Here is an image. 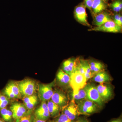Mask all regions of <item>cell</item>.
<instances>
[{"instance_id":"31","label":"cell","mask_w":122,"mask_h":122,"mask_svg":"<svg viewBox=\"0 0 122 122\" xmlns=\"http://www.w3.org/2000/svg\"><path fill=\"white\" fill-rule=\"evenodd\" d=\"M77 122H89L86 119H79Z\"/></svg>"},{"instance_id":"8","label":"cell","mask_w":122,"mask_h":122,"mask_svg":"<svg viewBox=\"0 0 122 122\" xmlns=\"http://www.w3.org/2000/svg\"><path fill=\"white\" fill-rule=\"evenodd\" d=\"M54 82L49 84H41L38 87V95L39 98L42 102L50 100L54 93L53 87Z\"/></svg>"},{"instance_id":"16","label":"cell","mask_w":122,"mask_h":122,"mask_svg":"<svg viewBox=\"0 0 122 122\" xmlns=\"http://www.w3.org/2000/svg\"><path fill=\"white\" fill-rule=\"evenodd\" d=\"M76 59L74 58H71L64 61L62 64V70L70 76L74 70Z\"/></svg>"},{"instance_id":"19","label":"cell","mask_w":122,"mask_h":122,"mask_svg":"<svg viewBox=\"0 0 122 122\" xmlns=\"http://www.w3.org/2000/svg\"><path fill=\"white\" fill-rule=\"evenodd\" d=\"M24 105L27 109L31 110L33 109L38 103V97L35 95L24 97L23 99Z\"/></svg>"},{"instance_id":"25","label":"cell","mask_w":122,"mask_h":122,"mask_svg":"<svg viewBox=\"0 0 122 122\" xmlns=\"http://www.w3.org/2000/svg\"><path fill=\"white\" fill-rule=\"evenodd\" d=\"M0 114L2 119L5 122H11L12 118V113L11 111L5 108L0 110Z\"/></svg>"},{"instance_id":"11","label":"cell","mask_w":122,"mask_h":122,"mask_svg":"<svg viewBox=\"0 0 122 122\" xmlns=\"http://www.w3.org/2000/svg\"><path fill=\"white\" fill-rule=\"evenodd\" d=\"M113 15L107 10L103 11L93 17L92 25L95 26H101L106 22L112 20Z\"/></svg>"},{"instance_id":"5","label":"cell","mask_w":122,"mask_h":122,"mask_svg":"<svg viewBox=\"0 0 122 122\" xmlns=\"http://www.w3.org/2000/svg\"><path fill=\"white\" fill-rule=\"evenodd\" d=\"M86 93V99L96 103L99 106H102L104 101L101 98L97 87L93 85H86L84 87Z\"/></svg>"},{"instance_id":"36","label":"cell","mask_w":122,"mask_h":122,"mask_svg":"<svg viewBox=\"0 0 122 122\" xmlns=\"http://www.w3.org/2000/svg\"></svg>"},{"instance_id":"26","label":"cell","mask_w":122,"mask_h":122,"mask_svg":"<svg viewBox=\"0 0 122 122\" xmlns=\"http://www.w3.org/2000/svg\"><path fill=\"white\" fill-rule=\"evenodd\" d=\"M35 119L34 115L32 113L16 119L15 122H34Z\"/></svg>"},{"instance_id":"4","label":"cell","mask_w":122,"mask_h":122,"mask_svg":"<svg viewBox=\"0 0 122 122\" xmlns=\"http://www.w3.org/2000/svg\"><path fill=\"white\" fill-rule=\"evenodd\" d=\"M74 14L75 20L79 24L90 28L93 27L88 22L86 8L83 2H81L75 7Z\"/></svg>"},{"instance_id":"18","label":"cell","mask_w":122,"mask_h":122,"mask_svg":"<svg viewBox=\"0 0 122 122\" xmlns=\"http://www.w3.org/2000/svg\"><path fill=\"white\" fill-rule=\"evenodd\" d=\"M93 80L95 81L102 84L110 81L111 78L109 74L103 70L94 75Z\"/></svg>"},{"instance_id":"14","label":"cell","mask_w":122,"mask_h":122,"mask_svg":"<svg viewBox=\"0 0 122 122\" xmlns=\"http://www.w3.org/2000/svg\"><path fill=\"white\" fill-rule=\"evenodd\" d=\"M34 115L35 118L39 120L46 121L49 118L50 115L46 102H42L41 105L35 111Z\"/></svg>"},{"instance_id":"6","label":"cell","mask_w":122,"mask_h":122,"mask_svg":"<svg viewBox=\"0 0 122 122\" xmlns=\"http://www.w3.org/2000/svg\"><path fill=\"white\" fill-rule=\"evenodd\" d=\"M89 31H97L104 32L120 33L122 32V26H119L113 20L108 21L102 25L94 26L88 29Z\"/></svg>"},{"instance_id":"21","label":"cell","mask_w":122,"mask_h":122,"mask_svg":"<svg viewBox=\"0 0 122 122\" xmlns=\"http://www.w3.org/2000/svg\"><path fill=\"white\" fill-rule=\"evenodd\" d=\"M56 77L60 85L63 86L69 85L70 77L62 70H59L57 73Z\"/></svg>"},{"instance_id":"17","label":"cell","mask_w":122,"mask_h":122,"mask_svg":"<svg viewBox=\"0 0 122 122\" xmlns=\"http://www.w3.org/2000/svg\"><path fill=\"white\" fill-rule=\"evenodd\" d=\"M89 61L92 75L93 77L97 73L104 70L105 65L99 61L91 60Z\"/></svg>"},{"instance_id":"28","label":"cell","mask_w":122,"mask_h":122,"mask_svg":"<svg viewBox=\"0 0 122 122\" xmlns=\"http://www.w3.org/2000/svg\"><path fill=\"white\" fill-rule=\"evenodd\" d=\"M54 122H76L75 121L70 119L65 114L62 113L56 117Z\"/></svg>"},{"instance_id":"27","label":"cell","mask_w":122,"mask_h":122,"mask_svg":"<svg viewBox=\"0 0 122 122\" xmlns=\"http://www.w3.org/2000/svg\"><path fill=\"white\" fill-rule=\"evenodd\" d=\"M116 25L122 26V16L121 12L115 13L113 15V20Z\"/></svg>"},{"instance_id":"7","label":"cell","mask_w":122,"mask_h":122,"mask_svg":"<svg viewBox=\"0 0 122 122\" xmlns=\"http://www.w3.org/2000/svg\"><path fill=\"white\" fill-rule=\"evenodd\" d=\"M74 72H79L85 75L87 81L93 77L92 75L89 61L87 60L79 58H76L75 66L73 71Z\"/></svg>"},{"instance_id":"20","label":"cell","mask_w":122,"mask_h":122,"mask_svg":"<svg viewBox=\"0 0 122 122\" xmlns=\"http://www.w3.org/2000/svg\"><path fill=\"white\" fill-rule=\"evenodd\" d=\"M47 105L50 116L52 117H56L59 115L61 107L59 106L51 100H49Z\"/></svg>"},{"instance_id":"33","label":"cell","mask_w":122,"mask_h":122,"mask_svg":"<svg viewBox=\"0 0 122 122\" xmlns=\"http://www.w3.org/2000/svg\"><path fill=\"white\" fill-rule=\"evenodd\" d=\"M34 122H46L45 120H39V119H37L35 118Z\"/></svg>"},{"instance_id":"10","label":"cell","mask_w":122,"mask_h":122,"mask_svg":"<svg viewBox=\"0 0 122 122\" xmlns=\"http://www.w3.org/2000/svg\"><path fill=\"white\" fill-rule=\"evenodd\" d=\"M62 109V113L65 114L70 119L73 121L76 120L80 115L77 105L73 100L63 107Z\"/></svg>"},{"instance_id":"12","label":"cell","mask_w":122,"mask_h":122,"mask_svg":"<svg viewBox=\"0 0 122 122\" xmlns=\"http://www.w3.org/2000/svg\"><path fill=\"white\" fill-rule=\"evenodd\" d=\"M51 99L54 102L59 106L61 108H63L68 103L67 96L64 93L59 91H54Z\"/></svg>"},{"instance_id":"34","label":"cell","mask_w":122,"mask_h":122,"mask_svg":"<svg viewBox=\"0 0 122 122\" xmlns=\"http://www.w3.org/2000/svg\"><path fill=\"white\" fill-rule=\"evenodd\" d=\"M103 1H105V2H106L107 3H108V2L110 0H103Z\"/></svg>"},{"instance_id":"22","label":"cell","mask_w":122,"mask_h":122,"mask_svg":"<svg viewBox=\"0 0 122 122\" xmlns=\"http://www.w3.org/2000/svg\"><path fill=\"white\" fill-rule=\"evenodd\" d=\"M6 86L9 88V89L15 95L16 98H19L21 96L20 93V89L17 82H11L8 84Z\"/></svg>"},{"instance_id":"2","label":"cell","mask_w":122,"mask_h":122,"mask_svg":"<svg viewBox=\"0 0 122 122\" xmlns=\"http://www.w3.org/2000/svg\"><path fill=\"white\" fill-rule=\"evenodd\" d=\"M20 93L23 97L34 95L36 90V83L32 79H25L18 82Z\"/></svg>"},{"instance_id":"1","label":"cell","mask_w":122,"mask_h":122,"mask_svg":"<svg viewBox=\"0 0 122 122\" xmlns=\"http://www.w3.org/2000/svg\"><path fill=\"white\" fill-rule=\"evenodd\" d=\"M70 77L69 85L73 89V94L75 93L79 90L83 89L86 85L87 81L84 74L74 72Z\"/></svg>"},{"instance_id":"32","label":"cell","mask_w":122,"mask_h":122,"mask_svg":"<svg viewBox=\"0 0 122 122\" xmlns=\"http://www.w3.org/2000/svg\"><path fill=\"white\" fill-rule=\"evenodd\" d=\"M110 122H122V120L121 119L119 118L117 119H115V120H112V121H111Z\"/></svg>"},{"instance_id":"29","label":"cell","mask_w":122,"mask_h":122,"mask_svg":"<svg viewBox=\"0 0 122 122\" xmlns=\"http://www.w3.org/2000/svg\"><path fill=\"white\" fill-rule=\"evenodd\" d=\"M94 0H83V2L86 8L88 9L90 11H91L92 7Z\"/></svg>"},{"instance_id":"13","label":"cell","mask_w":122,"mask_h":122,"mask_svg":"<svg viewBox=\"0 0 122 122\" xmlns=\"http://www.w3.org/2000/svg\"><path fill=\"white\" fill-rule=\"evenodd\" d=\"M108 7V3L105 2L103 0H94L90 11L92 17L107 10Z\"/></svg>"},{"instance_id":"30","label":"cell","mask_w":122,"mask_h":122,"mask_svg":"<svg viewBox=\"0 0 122 122\" xmlns=\"http://www.w3.org/2000/svg\"><path fill=\"white\" fill-rule=\"evenodd\" d=\"M9 100L8 99L5 100L3 102H0V110L2 109L5 108L7 105H8Z\"/></svg>"},{"instance_id":"24","label":"cell","mask_w":122,"mask_h":122,"mask_svg":"<svg viewBox=\"0 0 122 122\" xmlns=\"http://www.w3.org/2000/svg\"><path fill=\"white\" fill-rule=\"evenodd\" d=\"M72 100L76 102L86 99V93L84 88L79 90L75 93H72Z\"/></svg>"},{"instance_id":"23","label":"cell","mask_w":122,"mask_h":122,"mask_svg":"<svg viewBox=\"0 0 122 122\" xmlns=\"http://www.w3.org/2000/svg\"><path fill=\"white\" fill-rule=\"evenodd\" d=\"M109 7L115 13L121 12L122 10V0H114L109 5Z\"/></svg>"},{"instance_id":"3","label":"cell","mask_w":122,"mask_h":122,"mask_svg":"<svg viewBox=\"0 0 122 122\" xmlns=\"http://www.w3.org/2000/svg\"><path fill=\"white\" fill-rule=\"evenodd\" d=\"M80 114L90 115L95 113L98 110L99 106L96 103L85 99L77 102Z\"/></svg>"},{"instance_id":"9","label":"cell","mask_w":122,"mask_h":122,"mask_svg":"<svg viewBox=\"0 0 122 122\" xmlns=\"http://www.w3.org/2000/svg\"><path fill=\"white\" fill-rule=\"evenodd\" d=\"M10 109L12 113L13 118L15 120L32 113V111L27 109L24 104L20 103H13Z\"/></svg>"},{"instance_id":"15","label":"cell","mask_w":122,"mask_h":122,"mask_svg":"<svg viewBox=\"0 0 122 122\" xmlns=\"http://www.w3.org/2000/svg\"><path fill=\"white\" fill-rule=\"evenodd\" d=\"M96 87L103 101H107L111 97L112 92L110 86L102 84L98 85Z\"/></svg>"},{"instance_id":"35","label":"cell","mask_w":122,"mask_h":122,"mask_svg":"<svg viewBox=\"0 0 122 122\" xmlns=\"http://www.w3.org/2000/svg\"><path fill=\"white\" fill-rule=\"evenodd\" d=\"M0 122H4V121H3V120H1V119H0Z\"/></svg>"}]
</instances>
